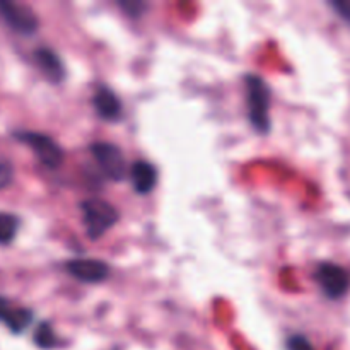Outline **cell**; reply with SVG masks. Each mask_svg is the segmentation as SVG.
Wrapping results in <instances>:
<instances>
[{
  "label": "cell",
  "instance_id": "obj_1",
  "mask_svg": "<svg viewBox=\"0 0 350 350\" xmlns=\"http://www.w3.org/2000/svg\"><path fill=\"white\" fill-rule=\"evenodd\" d=\"M246 106L248 118L253 129L262 135H267L272 129L270 120V88L260 75L248 74L245 77Z\"/></svg>",
  "mask_w": 350,
  "mask_h": 350
},
{
  "label": "cell",
  "instance_id": "obj_2",
  "mask_svg": "<svg viewBox=\"0 0 350 350\" xmlns=\"http://www.w3.org/2000/svg\"><path fill=\"white\" fill-rule=\"evenodd\" d=\"M82 224L91 241H98L120 221V212L109 202L101 198H88L81 202Z\"/></svg>",
  "mask_w": 350,
  "mask_h": 350
},
{
  "label": "cell",
  "instance_id": "obj_3",
  "mask_svg": "<svg viewBox=\"0 0 350 350\" xmlns=\"http://www.w3.org/2000/svg\"><path fill=\"white\" fill-rule=\"evenodd\" d=\"M14 139L29 146L33 149L34 156L38 157V161L43 166L50 167V170H57L64 163V149L46 133L31 132V130H17V132H14Z\"/></svg>",
  "mask_w": 350,
  "mask_h": 350
},
{
  "label": "cell",
  "instance_id": "obj_4",
  "mask_svg": "<svg viewBox=\"0 0 350 350\" xmlns=\"http://www.w3.org/2000/svg\"><path fill=\"white\" fill-rule=\"evenodd\" d=\"M92 157L98 166L101 167L103 174L109 181H122L126 176V163L122 149L111 142H94L89 147Z\"/></svg>",
  "mask_w": 350,
  "mask_h": 350
},
{
  "label": "cell",
  "instance_id": "obj_5",
  "mask_svg": "<svg viewBox=\"0 0 350 350\" xmlns=\"http://www.w3.org/2000/svg\"><path fill=\"white\" fill-rule=\"evenodd\" d=\"M0 19L17 34L23 36H33L40 27L38 16L23 3L0 0Z\"/></svg>",
  "mask_w": 350,
  "mask_h": 350
},
{
  "label": "cell",
  "instance_id": "obj_6",
  "mask_svg": "<svg viewBox=\"0 0 350 350\" xmlns=\"http://www.w3.org/2000/svg\"><path fill=\"white\" fill-rule=\"evenodd\" d=\"M314 279L320 284L321 291L330 299H340L350 289V277L347 270L337 263L323 262L314 270Z\"/></svg>",
  "mask_w": 350,
  "mask_h": 350
},
{
  "label": "cell",
  "instance_id": "obj_7",
  "mask_svg": "<svg viewBox=\"0 0 350 350\" xmlns=\"http://www.w3.org/2000/svg\"><path fill=\"white\" fill-rule=\"evenodd\" d=\"M68 275L82 284H101L109 277V267L96 258H75L65 265Z\"/></svg>",
  "mask_w": 350,
  "mask_h": 350
},
{
  "label": "cell",
  "instance_id": "obj_8",
  "mask_svg": "<svg viewBox=\"0 0 350 350\" xmlns=\"http://www.w3.org/2000/svg\"><path fill=\"white\" fill-rule=\"evenodd\" d=\"M33 311L29 308L16 306L12 301L0 296V321L12 332L14 335H19L33 323Z\"/></svg>",
  "mask_w": 350,
  "mask_h": 350
},
{
  "label": "cell",
  "instance_id": "obj_9",
  "mask_svg": "<svg viewBox=\"0 0 350 350\" xmlns=\"http://www.w3.org/2000/svg\"><path fill=\"white\" fill-rule=\"evenodd\" d=\"M92 106H94L99 118L106 120V122L116 123L122 118V101H120L118 96H116L115 92H113V89H109L108 85L101 84L96 88L94 94H92Z\"/></svg>",
  "mask_w": 350,
  "mask_h": 350
},
{
  "label": "cell",
  "instance_id": "obj_10",
  "mask_svg": "<svg viewBox=\"0 0 350 350\" xmlns=\"http://www.w3.org/2000/svg\"><path fill=\"white\" fill-rule=\"evenodd\" d=\"M33 58L36 62L38 68L41 70V74L51 82V84H60L64 82L65 75V65L62 62V58L58 57V53L55 50L48 46H38L33 51Z\"/></svg>",
  "mask_w": 350,
  "mask_h": 350
},
{
  "label": "cell",
  "instance_id": "obj_11",
  "mask_svg": "<svg viewBox=\"0 0 350 350\" xmlns=\"http://www.w3.org/2000/svg\"><path fill=\"white\" fill-rule=\"evenodd\" d=\"M130 181H132L135 193H152L154 188L157 187V181H159L157 167L152 163H149V161H135L132 167H130Z\"/></svg>",
  "mask_w": 350,
  "mask_h": 350
},
{
  "label": "cell",
  "instance_id": "obj_12",
  "mask_svg": "<svg viewBox=\"0 0 350 350\" xmlns=\"http://www.w3.org/2000/svg\"><path fill=\"white\" fill-rule=\"evenodd\" d=\"M21 221L17 215L0 212V245L7 246L16 239Z\"/></svg>",
  "mask_w": 350,
  "mask_h": 350
},
{
  "label": "cell",
  "instance_id": "obj_13",
  "mask_svg": "<svg viewBox=\"0 0 350 350\" xmlns=\"http://www.w3.org/2000/svg\"><path fill=\"white\" fill-rule=\"evenodd\" d=\"M33 342L36 347L43 350L55 349L58 345L57 334H55V330L51 328V325L48 323V321H41V323L38 325V328L34 330V335H33Z\"/></svg>",
  "mask_w": 350,
  "mask_h": 350
},
{
  "label": "cell",
  "instance_id": "obj_14",
  "mask_svg": "<svg viewBox=\"0 0 350 350\" xmlns=\"http://www.w3.org/2000/svg\"><path fill=\"white\" fill-rule=\"evenodd\" d=\"M118 5L120 9L125 10L126 16L130 17H140L147 9V3L139 2V0H133V2H126V0H123V2H118Z\"/></svg>",
  "mask_w": 350,
  "mask_h": 350
},
{
  "label": "cell",
  "instance_id": "obj_15",
  "mask_svg": "<svg viewBox=\"0 0 350 350\" xmlns=\"http://www.w3.org/2000/svg\"><path fill=\"white\" fill-rule=\"evenodd\" d=\"M286 345H287V350H314L313 344H311V342L301 334L291 335V337L287 338Z\"/></svg>",
  "mask_w": 350,
  "mask_h": 350
},
{
  "label": "cell",
  "instance_id": "obj_16",
  "mask_svg": "<svg viewBox=\"0 0 350 350\" xmlns=\"http://www.w3.org/2000/svg\"><path fill=\"white\" fill-rule=\"evenodd\" d=\"M14 180V166L9 161H0V190L9 187Z\"/></svg>",
  "mask_w": 350,
  "mask_h": 350
},
{
  "label": "cell",
  "instance_id": "obj_17",
  "mask_svg": "<svg viewBox=\"0 0 350 350\" xmlns=\"http://www.w3.org/2000/svg\"><path fill=\"white\" fill-rule=\"evenodd\" d=\"M332 7L337 10V14L350 23V2H332Z\"/></svg>",
  "mask_w": 350,
  "mask_h": 350
}]
</instances>
